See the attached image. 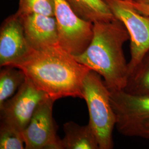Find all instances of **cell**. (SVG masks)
Here are the masks:
<instances>
[{
    "label": "cell",
    "instance_id": "19",
    "mask_svg": "<svg viewBox=\"0 0 149 149\" xmlns=\"http://www.w3.org/2000/svg\"><path fill=\"white\" fill-rule=\"evenodd\" d=\"M130 1H137L138 0H130Z\"/></svg>",
    "mask_w": 149,
    "mask_h": 149
},
{
    "label": "cell",
    "instance_id": "10",
    "mask_svg": "<svg viewBox=\"0 0 149 149\" xmlns=\"http://www.w3.org/2000/svg\"><path fill=\"white\" fill-rule=\"evenodd\" d=\"M19 16L21 18L27 42L32 49L59 44L57 22L55 16L39 14Z\"/></svg>",
    "mask_w": 149,
    "mask_h": 149
},
{
    "label": "cell",
    "instance_id": "15",
    "mask_svg": "<svg viewBox=\"0 0 149 149\" xmlns=\"http://www.w3.org/2000/svg\"><path fill=\"white\" fill-rule=\"evenodd\" d=\"M55 0H19L16 13L19 16L39 14L55 16Z\"/></svg>",
    "mask_w": 149,
    "mask_h": 149
},
{
    "label": "cell",
    "instance_id": "7",
    "mask_svg": "<svg viewBox=\"0 0 149 149\" xmlns=\"http://www.w3.org/2000/svg\"><path fill=\"white\" fill-rule=\"evenodd\" d=\"M48 97L27 78L15 95L0 106L1 122L22 132L38 107Z\"/></svg>",
    "mask_w": 149,
    "mask_h": 149
},
{
    "label": "cell",
    "instance_id": "16",
    "mask_svg": "<svg viewBox=\"0 0 149 149\" xmlns=\"http://www.w3.org/2000/svg\"><path fill=\"white\" fill-rule=\"evenodd\" d=\"M22 132L16 128L1 122L0 149H25Z\"/></svg>",
    "mask_w": 149,
    "mask_h": 149
},
{
    "label": "cell",
    "instance_id": "1",
    "mask_svg": "<svg viewBox=\"0 0 149 149\" xmlns=\"http://www.w3.org/2000/svg\"><path fill=\"white\" fill-rule=\"evenodd\" d=\"M10 66L22 70L28 79L54 101L68 97L84 99V81L91 70L59 44L32 49Z\"/></svg>",
    "mask_w": 149,
    "mask_h": 149
},
{
    "label": "cell",
    "instance_id": "17",
    "mask_svg": "<svg viewBox=\"0 0 149 149\" xmlns=\"http://www.w3.org/2000/svg\"><path fill=\"white\" fill-rule=\"evenodd\" d=\"M129 1L139 12L149 11V0H138L137 1Z\"/></svg>",
    "mask_w": 149,
    "mask_h": 149
},
{
    "label": "cell",
    "instance_id": "12",
    "mask_svg": "<svg viewBox=\"0 0 149 149\" xmlns=\"http://www.w3.org/2000/svg\"><path fill=\"white\" fill-rule=\"evenodd\" d=\"M81 18L91 23L110 21L116 17L104 0H65Z\"/></svg>",
    "mask_w": 149,
    "mask_h": 149
},
{
    "label": "cell",
    "instance_id": "14",
    "mask_svg": "<svg viewBox=\"0 0 149 149\" xmlns=\"http://www.w3.org/2000/svg\"><path fill=\"white\" fill-rule=\"evenodd\" d=\"M26 79L21 69L12 66L2 67L0 72V106L15 95Z\"/></svg>",
    "mask_w": 149,
    "mask_h": 149
},
{
    "label": "cell",
    "instance_id": "5",
    "mask_svg": "<svg viewBox=\"0 0 149 149\" xmlns=\"http://www.w3.org/2000/svg\"><path fill=\"white\" fill-rule=\"evenodd\" d=\"M114 17L122 22L130 40L129 74L149 51V16L136 10L129 0H104Z\"/></svg>",
    "mask_w": 149,
    "mask_h": 149
},
{
    "label": "cell",
    "instance_id": "3",
    "mask_svg": "<svg viewBox=\"0 0 149 149\" xmlns=\"http://www.w3.org/2000/svg\"><path fill=\"white\" fill-rule=\"evenodd\" d=\"M82 92L88 109V124L100 149H113V132L117 119L111 102L110 91L101 76L91 70L84 81Z\"/></svg>",
    "mask_w": 149,
    "mask_h": 149
},
{
    "label": "cell",
    "instance_id": "13",
    "mask_svg": "<svg viewBox=\"0 0 149 149\" xmlns=\"http://www.w3.org/2000/svg\"><path fill=\"white\" fill-rule=\"evenodd\" d=\"M136 95H149V51L131 73L123 90Z\"/></svg>",
    "mask_w": 149,
    "mask_h": 149
},
{
    "label": "cell",
    "instance_id": "8",
    "mask_svg": "<svg viewBox=\"0 0 149 149\" xmlns=\"http://www.w3.org/2000/svg\"><path fill=\"white\" fill-rule=\"evenodd\" d=\"M54 101L47 98L38 107L22 131L26 149H63L53 117Z\"/></svg>",
    "mask_w": 149,
    "mask_h": 149
},
{
    "label": "cell",
    "instance_id": "9",
    "mask_svg": "<svg viewBox=\"0 0 149 149\" xmlns=\"http://www.w3.org/2000/svg\"><path fill=\"white\" fill-rule=\"evenodd\" d=\"M32 49L25 36L21 17L16 13L7 18L0 31L1 67L15 63Z\"/></svg>",
    "mask_w": 149,
    "mask_h": 149
},
{
    "label": "cell",
    "instance_id": "6",
    "mask_svg": "<svg viewBox=\"0 0 149 149\" xmlns=\"http://www.w3.org/2000/svg\"><path fill=\"white\" fill-rule=\"evenodd\" d=\"M59 44L74 56L83 53L93 36V23L77 16L65 0H55Z\"/></svg>",
    "mask_w": 149,
    "mask_h": 149
},
{
    "label": "cell",
    "instance_id": "11",
    "mask_svg": "<svg viewBox=\"0 0 149 149\" xmlns=\"http://www.w3.org/2000/svg\"><path fill=\"white\" fill-rule=\"evenodd\" d=\"M63 129V149H100L96 135L89 124L80 125L70 121L64 124Z\"/></svg>",
    "mask_w": 149,
    "mask_h": 149
},
{
    "label": "cell",
    "instance_id": "4",
    "mask_svg": "<svg viewBox=\"0 0 149 149\" xmlns=\"http://www.w3.org/2000/svg\"><path fill=\"white\" fill-rule=\"evenodd\" d=\"M110 96L118 132L127 136L149 139V95L119 90L110 91Z\"/></svg>",
    "mask_w": 149,
    "mask_h": 149
},
{
    "label": "cell",
    "instance_id": "2",
    "mask_svg": "<svg viewBox=\"0 0 149 149\" xmlns=\"http://www.w3.org/2000/svg\"><path fill=\"white\" fill-rule=\"evenodd\" d=\"M129 39L127 28L117 18L95 22L90 44L83 53L74 58L100 74L109 90H123L129 76L123 45Z\"/></svg>",
    "mask_w": 149,
    "mask_h": 149
},
{
    "label": "cell",
    "instance_id": "18",
    "mask_svg": "<svg viewBox=\"0 0 149 149\" xmlns=\"http://www.w3.org/2000/svg\"><path fill=\"white\" fill-rule=\"evenodd\" d=\"M141 13L146 15V16H149V11H142V12H139Z\"/></svg>",
    "mask_w": 149,
    "mask_h": 149
}]
</instances>
